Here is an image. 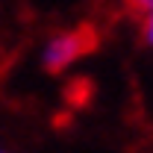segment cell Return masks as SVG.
I'll return each mask as SVG.
<instances>
[{"mask_svg": "<svg viewBox=\"0 0 153 153\" xmlns=\"http://www.w3.org/2000/svg\"><path fill=\"white\" fill-rule=\"evenodd\" d=\"M127 6L133 12H138V15H150L153 12V0H127Z\"/></svg>", "mask_w": 153, "mask_h": 153, "instance_id": "obj_2", "label": "cell"}, {"mask_svg": "<svg viewBox=\"0 0 153 153\" xmlns=\"http://www.w3.org/2000/svg\"><path fill=\"white\" fill-rule=\"evenodd\" d=\"M144 41L153 47V12H150V15H144Z\"/></svg>", "mask_w": 153, "mask_h": 153, "instance_id": "obj_3", "label": "cell"}, {"mask_svg": "<svg viewBox=\"0 0 153 153\" xmlns=\"http://www.w3.org/2000/svg\"><path fill=\"white\" fill-rule=\"evenodd\" d=\"M94 44H97V33L91 27H76V30L56 33L41 50V65L50 74H62L76 59H82L88 50H94Z\"/></svg>", "mask_w": 153, "mask_h": 153, "instance_id": "obj_1", "label": "cell"}, {"mask_svg": "<svg viewBox=\"0 0 153 153\" xmlns=\"http://www.w3.org/2000/svg\"><path fill=\"white\" fill-rule=\"evenodd\" d=\"M0 153H3V150H0Z\"/></svg>", "mask_w": 153, "mask_h": 153, "instance_id": "obj_4", "label": "cell"}]
</instances>
